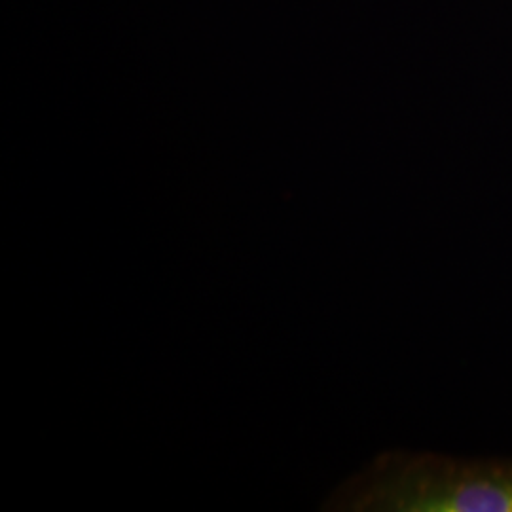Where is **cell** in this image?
<instances>
[{
    "label": "cell",
    "mask_w": 512,
    "mask_h": 512,
    "mask_svg": "<svg viewBox=\"0 0 512 512\" xmlns=\"http://www.w3.org/2000/svg\"><path fill=\"white\" fill-rule=\"evenodd\" d=\"M330 512H512V458L389 450L342 482Z\"/></svg>",
    "instance_id": "obj_1"
}]
</instances>
